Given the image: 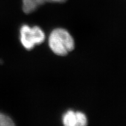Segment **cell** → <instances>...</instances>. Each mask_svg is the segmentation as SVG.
I'll return each mask as SVG.
<instances>
[{
  "label": "cell",
  "mask_w": 126,
  "mask_h": 126,
  "mask_svg": "<svg viewBox=\"0 0 126 126\" xmlns=\"http://www.w3.org/2000/svg\"><path fill=\"white\" fill-rule=\"evenodd\" d=\"M66 0H23V10L30 14L46 2H63Z\"/></svg>",
  "instance_id": "obj_4"
},
{
  "label": "cell",
  "mask_w": 126,
  "mask_h": 126,
  "mask_svg": "<svg viewBox=\"0 0 126 126\" xmlns=\"http://www.w3.org/2000/svg\"><path fill=\"white\" fill-rule=\"evenodd\" d=\"M15 125L13 120L9 116L0 113V126H12Z\"/></svg>",
  "instance_id": "obj_5"
},
{
  "label": "cell",
  "mask_w": 126,
  "mask_h": 126,
  "mask_svg": "<svg viewBox=\"0 0 126 126\" xmlns=\"http://www.w3.org/2000/svg\"><path fill=\"white\" fill-rule=\"evenodd\" d=\"M87 122L85 114L80 111L69 110L63 117V123L65 126H84Z\"/></svg>",
  "instance_id": "obj_3"
},
{
  "label": "cell",
  "mask_w": 126,
  "mask_h": 126,
  "mask_svg": "<svg viewBox=\"0 0 126 126\" xmlns=\"http://www.w3.org/2000/svg\"><path fill=\"white\" fill-rule=\"evenodd\" d=\"M48 45L55 54L65 56L74 48V40L68 32L62 28L53 30L48 38Z\"/></svg>",
  "instance_id": "obj_1"
},
{
  "label": "cell",
  "mask_w": 126,
  "mask_h": 126,
  "mask_svg": "<svg viewBox=\"0 0 126 126\" xmlns=\"http://www.w3.org/2000/svg\"><path fill=\"white\" fill-rule=\"evenodd\" d=\"M20 39L22 45L27 50H31L36 45H40L45 39V34L38 26L31 28L23 25L20 30Z\"/></svg>",
  "instance_id": "obj_2"
}]
</instances>
